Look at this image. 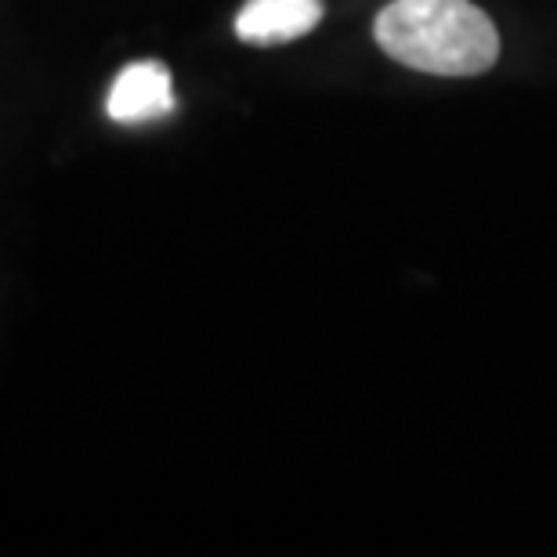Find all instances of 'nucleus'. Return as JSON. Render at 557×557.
<instances>
[{
  "label": "nucleus",
  "instance_id": "nucleus-1",
  "mask_svg": "<svg viewBox=\"0 0 557 557\" xmlns=\"http://www.w3.org/2000/svg\"><path fill=\"white\" fill-rule=\"evenodd\" d=\"M373 37L395 62L431 76H478L499 59L493 18L471 0H392Z\"/></svg>",
  "mask_w": 557,
  "mask_h": 557
},
{
  "label": "nucleus",
  "instance_id": "nucleus-2",
  "mask_svg": "<svg viewBox=\"0 0 557 557\" xmlns=\"http://www.w3.org/2000/svg\"><path fill=\"white\" fill-rule=\"evenodd\" d=\"M174 106V81L163 62H131L127 70H120L113 91L106 98L109 120L124 127H141L171 116Z\"/></svg>",
  "mask_w": 557,
  "mask_h": 557
},
{
  "label": "nucleus",
  "instance_id": "nucleus-3",
  "mask_svg": "<svg viewBox=\"0 0 557 557\" xmlns=\"http://www.w3.org/2000/svg\"><path fill=\"white\" fill-rule=\"evenodd\" d=\"M322 22V0H247L236 15V37L253 48L308 37Z\"/></svg>",
  "mask_w": 557,
  "mask_h": 557
}]
</instances>
